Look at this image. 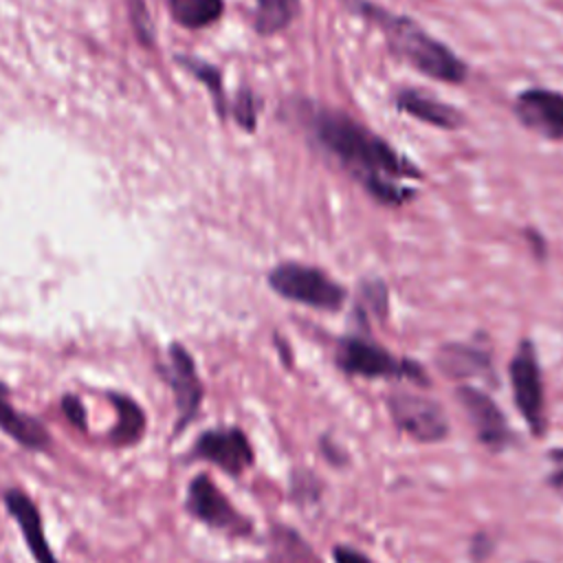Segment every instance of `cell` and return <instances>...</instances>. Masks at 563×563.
Here are the masks:
<instances>
[{"mask_svg": "<svg viewBox=\"0 0 563 563\" xmlns=\"http://www.w3.org/2000/svg\"><path fill=\"white\" fill-rule=\"evenodd\" d=\"M435 367L453 380L484 378L495 383L493 361L484 347L471 343H444L435 352Z\"/></svg>", "mask_w": 563, "mask_h": 563, "instance_id": "cell-13", "label": "cell"}, {"mask_svg": "<svg viewBox=\"0 0 563 563\" xmlns=\"http://www.w3.org/2000/svg\"><path fill=\"white\" fill-rule=\"evenodd\" d=\"M519 123L550 141H563V92L528 88L515 99Z\"/></svg>", "mask_w": 563, "mask_h": 563, "instance_id": "cell-11", "label": "cell"}, {"mask_svg": "<svg viewBox=\"0 0 563 563\" xmlns=\"http://www.w3.org/2000/svg\"><path fill=\"white\" fill-rule=\"evenodd\" d=\"M548 460L552 464L550 473H548V484L554 488V490H561L563 493V446L561 449H552L548 453Z\"/></svg>", "mask_w": 563, "mask_h": 563, "instance_id": "cell-25", "label": "cell"}, {"mask_svg": "<svg viewBox=\"0 0 563 563\" xmlns=\"http://www.w3.org/2000/svg\"><path fill=\"white\" fill-rule=\"evenodd\" d=\"M356 308L358 310L367 308L376 317H385V312H387V286L380 279L365 282L361 286V301H358Z\"/></svg>", "mask_w": 563, "mask_h": 563, "instance_id": "cell-22", "label": "cell"}, {"mask_svg": "<svg viewBox=\"0 0 563 563\" xmlns=\"http://www.w3.org/2000/svg\"><path fill=\"white\" fill-rule=\"evenodd\" d=\"M106 398L110 400L117 418H114V424L106 431L103 440L110 446H119V449L139 444L147 429V416L143 407L123 391H106Z\"/></svg>", "mask_w": 563, "mask_h": 563, "instance_id": "cell-16", "label": "cell"}, {"mask_svg": "<svg viewBox=\"0 0 563 563\" xmlns=\"http://www.w3.org/2000/svg\"><path fill=\"white\" fill-rule=\"evenodd\" d=\"M455 398L468 416L482 446H486L488 451H504L512 442V431L506 422L504 411L486 391L473 385H460L455 389Z\"/></svg>", "mask_w": 563, "mask_h": 563, "instance_id": "cell-10", "label": "cell"}, {"mask_svg": "<svg viewBox=\"0 0 563 563\" xmlns=\"http://www.w3.org/2000/svg\"><path fill=\"white\" fill-rule=\"evenodd\" d=\"M161 372L174 394V405H176V422H174L172 435H180L200 413V405L205 396L202 380L198 376L194 356L180 343L169 345L167 365Z\"/></svg>", "mask_w": 563, "mask_h": 563, "instance_id": "cell-9", "label": "cell"}, {"mask_svg": "<svg viewBox=\"0 0 563 563\" xmlns=\"http://www.w3.org/2000/svg\"><path fill=\"white\" fill-rule=\"evenodd\" d=\"M185 510L196 521L227 537L244 539L253 534V521L231 504V499L207 473H198L187 484Z\"/></svg>", "mask_w": 563, "mask_h": 563, "instance_id": "cell-5", "label": "cell"}, {"mask_svg": "<svg viewBox=\"0 0 563 563\" xmlns=\"http://www.w3.org/2000/svg\"><path fill=\"white\" fill-rule=\"evenodd\" d=\"M172 18L185 29H202L220 20L224 0H167Z\"/></svg>", "mask_w": 563, "mask_h": 563, "instance_id": "cell-18", "label": "cell"}, {"mask_svg": "<svg viewBox=\"0 0 563 563\" xmlns=\"http://www.w3.org/2000/svg\"><path fill=\"white\" fill-rule=\"evenodd\" d=\"M271 563H321L312 548L288 526L271 530Z\"/></svg>", "mask_w": 563, "mask_h": 563, "instance_id": "cell-17", "label": "cell"}, {"mask_svg": "<svg viewBox=\"0 0 563 563\" xmlns=\"http://www.w3.org/2000/svg\"><path fill=\"white\" fill-rule=\"evenodd\" d=\"M299 13V0H255V31L275 35Z\"/></svg>", "mask_w": 563, "mask_h": 563, "instance_id": "cell-19", "label": "cell"}, {"mask_svg": "<svg viewBox=\"0 0 563 563\" xmlns=\"http://www.w3.org/2000/svg\"><path fill=\"white\" fill-rule=\"evenodd\" d=\"M336 367L347 376L361 378H405L416 385H429L427 372L411 358H398L367 334H347L334 352Z\"/></svg>", "mask_w": 563, "mask_h": 563, "instance_id": "cell-3", "label": "cell"}, {"mask_svg": "<svg viewBox=\"0 0 563 563\" xmlns=\"http://www.w3.org/2000/svg\"><path fill=\"white\" fill-rule=\"evenodd\" d=\"M510 387L515 407L523 416L532 435L545 433V394H543V378L539 367V356L530 339H523L508 365Z\"/></svg>", "mask_w": 563, "mask_h": 563, "instance_id": "cell-6", "label": "cell"}, {"mask_svg": "<svg viewBox=\"0 0 563 563\" xmlns=\"http://www.w3.org/2000/svg\"><path fill=\"white\" fill-rule=\"evenodd\" d=\"M268 286L284 299L314 310L336 312L345 301V288L317 266L282 262L268 273Z\"/></svg>", "mask_w": 563, "mask_h": 563, "instance_id": "cell-4", "label": "cell"}, {"mask_svg": "<svg viewBox=\"0 0 563 563\" xmlns=\"http://www.w3.org/2000/svg\"><path fill=\"white\" fill-rule=\"evenodd\" d=\"M187 462H209L231 477H240L255 462L249 435L240 427H213L202 431L185 455Z\"/></svg>", "mask_w": 563, "mask_h": 563, "instance_id": "cell-7", "label": "cell"}, {"mask_svg": "<svg viewBox=\"0 0 563 563\" xmlns=\"http://www.w3.org/2000/svg\"><path fill=\"white\" fill-rule=\"evenodd\" d=\"M59 407H62L64 418H66L73 427H77V429L86 431L88 413H86V407H84V402H81V398H79V396H75V394H64V396H62Z\"/></svg>", "mask_w": 563, "mask_h": 563, "instance_id": "cell-24", "label": "cell"}, {"mask_svg": "<svg viewBox=\"0 0 563 563\" xmlns=\"http://www.w3.org/2000/svg\"><path fill=\"white\" fill-rule=\"evenodd\" d=\"M176 62L189 70L198 81H202L207 86V90L211 92L213 97V106H216V112L224 119L229 114V103H227V97H224V88H222V75L216 66H211L209 62H202V59H196V57H187V55H178Z\"/></svg>", "mask_w": 563, "mask_h": 563, "instance_id": "cell-20", "label": "cell"}, {"mask_svg": "<svg viewBox=\"0 0 563 563\" xmlns=\"http://www.w3.org/2000/svg\"><path fill=\"white\" fill-rule=\"evenodd\" d=\"M2 504L9 512V517L20 528V534L33 556L35 563H59L53 548L48 545L44 521L37 504L22 490V488H7L2 493Z\"/></svg>", "mask_w": 563, "mask_h": 563, "instance_id": "cell-12", "label": "cell"}, {"mask_svg": "<svg viewBox=\"0 0 563 563\" xmlns=\"http://www.w3.org/2000/svg\"><path fill=\"white\" fill-rule=\"evenodd\" d=\"M387 411L394 427L416 442H442L449 435V422L442 407L416 391H391L387 396Z\"/></svg>", "mask_w": 563, "mask_h": 563, "instance_id": "cell-8", "label": "cell"}, {"mask_svg": "<svg viewBox=\"0 0 563 563\" xmlns=\"http://www.w3.org/2000/svg\"><path fill=\"white\" fill-rule=\"evenodd\" d=\"M528 235H530L528 240L534 244V253H537V255H543V253H545V244H543V238H541L539 233H534V231H528Z\"/></svg>", "mask_w": 563, "mask_h": 563, "instance_id": "cell-27", "label": "cell"}, {"mask_svg": "<svg viewBox=\"0 0 563 563\" xmlns=\"http://www.w3.org/2000/svg\"><path fill=\"white\" fill-rule=\"evenodd\" d=\"M394 103L400 112L440 130H457L464 123V114L455 106L444 103L418 88L398 90Z\"/></svg>", "mask_w": 563, "mask_h": 563, "instance_id": "cell-15", "label": "cell"}, {"mask_svg": "<svg viewBox=\"0 0 563 563\" xmlns=\"http://www.w3.org/2000/svg\"><path fill=\"white\" fill-rule=\"evenodd\" d=\"M231 114L235 119V123L246 130V132H253L255 125H257V99L255 95L249 90V88H242L235 99H233V108H231Z\"/></svg>", "mask_w": 563, "mask_h": 563, "instance_id": "cell-21", "label": "cell"}, {"mask_svg": "<svg viewBox=\"0 0 563 563\" xmlns=\"http://www.w3.org/2000/svg\"><path fill=\"white\" fill-rule=\"evenodd\" d=\"M332 559H334V563H372L363 552H358L350 545H334Z\"/></svg>", "mask_w": 563, "mask_h": 563, "instance_id": "cell-26", "label": "cell"}, {"mask_svg": "<svg viewBox=\"0 0 563 563\" xmlns=\"http://www.w3.org/2000/svg\"><path fill=\"white\" fill-rule=\"evenodd\" d=\"M350 7L376 24L383 33L389 51L418 73L444 81V84H460L464 81L468 68L466 64L440 40L429 35L418 22L407 15L389 13L387 9L369 2V0H350Z\"/></svg>", "mask_w": 563, "mask_h": 563, "instance_id": "cell-2", "label": "cell"}, {"mask_svg": "<svg viewBox=\"0 0 563 563\" xmlns=\"http://www.w3.org/2000/svg\"><path fill=\"white\" fill-rule=\"evenodd\" d=\"M0 431L26 451H48L51 433L33 416L20 411L11 402V389L0 380Z\"/></svg>", "mask_w": 563, "mask_h": 563, "instance_id": "cell-14", "label": "cell"}, {"mask_svg": "<svg viewBox=\"0 0 563 563\" xmlns=\"http://www.w3.org/2000/svg\"><path fill=\"white\" fill-rule=\"evenodd\" d=\"M303 121L312 139L339 161V165L383 205H405L416 196L407 180H420L422 172L383 136L334 108L308 106Z\"/></svg>", "mask_w": 563, "mask_h": 563, "instance_id": "cell-1", "label": "cell"}, {"mask_svg": "<svg viewBox=\"0 0 563 563\" xmlns=\"http://www.w3.org/2000/svg\"><path fill=\"white\" fill-rule=\"evenodd\" d=\"M128 7H130V20H132V26L136 31V37L145 44V46H152L154 42V29H152V22H150V13H147V7L143 0H128Z\"/></svg>", "mask_w": 563, "mask_h": 563, "instance_id": "cell-23", "label": "cell"}, {"mask_svg": "<svg viewBox=\"0 0 563 563\" xmlns=\"http://www.w3.org/2000/svg\"><path fill=\"white\" fill-rule=\"evenodd\" d=\"M528 563H539V561H528Z\"/></svg>", "mask_w": 563, "mask_h": 563, "instance_id": "cell-28", "label": "cell"}]
</instances>
